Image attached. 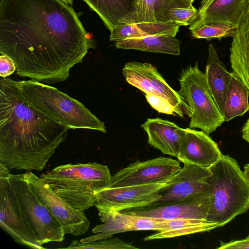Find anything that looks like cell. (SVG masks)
I'll return each mask as SVG.
<instances>
[{
	"label": "cell",
	"mask_w": 249,
	"mask_h": 249,
	"mask_svg": "<svg viewBox=\"0 0 249 249\" xmlns=\"http://www.w3.org/2000/svg\"><path fill=\"white\" fill-rule=\"evenodd\" d=\"M111 32L133 10V0H83Z\"/></svg>",
	"instance_id": "obj_24"
},
{
	"label": "cell",
	"mask_w": 249,
	"mask_h": 249,
	"mask_svg": "<svg viewBox=\"0 0 249 249\" xmlns=\"http://www.w3.org/2000/svg\"><path fill=\"white\" fill-rule=\"evenodd\" d=\"M145 98L150 106L160 113L183 117V111L174 106L167 99L152 94H146Z\"/></svg>",
	"instance_id": "obj_30"
},
{
	"label": "cell",
	"mask_w": 249,
	"mask_h": 249,
	"mask_svg": "<svg viewBox=\"0 0 249 249\" xmlns=\"http://www.w3.org/2000/svg\"><path fill=\"white\" fill-rule=\"evenodd\" d=\"M230 60L233 72L249 90V14H245L232 37Z\"/></svg>",
	"instance_id": "obj_20"
},
{
	"label": "cell",
	"mask_w": 249,
	"mask_h": 249,
	"mask_svg": "<svg viewBox=\"0 0 249 249\" xmlns=\"http://www.w3.org/2000/svg\"><path fill=\"white\" fill-rule=\"evenodd\" d=\"M209 208L210 197H208L195 201L148 205L120 212L156 219L196 218L206 220Z\"/></svg>",
	"instance_id": "obj_16"
},
{
	"label": "cell",
	"mask_w": 249,
	"mask_h": 249,
	"mask_svg": "<svg viewBox=\"0 0 249 249\" xmlns=\"http://www.w3.org/2000/svg\"><path fill=\"white\" fill-rule=\"evenodd\" d=\"M218 227L215 223L205 219L177 218L163 219L162 229L145 237L144 241L171 238L201 232L208 231Z\"/></svg>",
	"instance_id": "obj_23"
},
{
	"label": "cell",
	"mask_w": 249,
	"mask_h": 249,
	"mask_svg": "<svg viewBox=\"0 0 249 249\" xmlns=\"http://www.w3.org/2000/svg\"><path fill=\"white\" fill-rule=\"evenodd\" d=\"M237 27L227 24H203L190 31L191 36L194 38L210 40L213 38L232 37Z\"/></svg>",
	"instance_id": "obj_27"
},
{
	"label": "cell",
	"mask_w": 249,
	"mask_h": 249,
	"mask_svg": "<svg viewBox=\"0 0 249 249\" xmlns=\"http://www.w3.org/2000/svg\"><path fill=\"white\" fill-rule=\"evenodd\" d=\"M207 85L212 96L218 109L224 111L231 72L220 59L213 44L208 46V57L205 71Z\"/></svg>",
	"instance_id": "obj_19"
},
{
	"label": "cell",
	"mask_w": 249,
	"mask_h": 249,
	"mask_svg": "<svg viewBox=\"0 0 249 249\" xmlns=\"http://www.w3.org/2000/svg\"><path fill=\"white\" fill-rule=\"evenodd\" d=\"M209 170L210 208L206 220L222 227L249 209V182L237 161L222 154Z\"/></svg>",
	"instance_id": "obj_3"
},
{
	"label": "cell",
	"mask_w": 249,
	"mask_h": 249,
	"mask_svg": "<svg viewBox=\"0 0 249 249\" xmlns=\"http://www.w3.org/2000/svg\"><path fill=\"white\" fill-rule=\"evenodd\" d=\"M193 1H194V0H193Z\"/></svg>",
	"instance_id": "obj_41"
},
{
	"label": "cell",
	"mask_w": 249,
	"mask_h": 249,
	"mask_svg": "<svg viewBox=\"0 0 249 249\" xmlns=\"http://www.w3.org/2000/svg\"><path fill=\"white\" fill-rule=\"evenodd\" d=\"M180 143L177 159L184 164H195L209 168L222 153L217 144L203 131L180 128Z\"/></svg>",
	"instance_id": "obj_15"
},
{
	"label": "cell",
	"mask_w": 249,
	"mask_h": 249,
	"mask_svg": "<svg viewBox=\"0 0 249 249\" xmlns=\"http://www.w3.org/2000/svg\"><path fill=\"white\" fill-rule=\"evenodd\" d=\"M197 11L193 4L184 8H173L169 10L166 21H173L180 26L190 25L196 19Z\"/></svg>",
	"instance_id": "obj_29"
},
{
	"label": "cell",
	"mask_w": 249,
	"mask_h": 249,
	"mask_svg": "<svg viewBox=\"0 0 249 249\" xmlns=\"http://www.w3.org/2000/svg\"><path fill=\"white\" fill-rule=\"evenodd\" d=\"M17 70L16 64L9 56L1 54L0 56V76L3 78L11 75Z\"/></svg>",
	"instance_id": "obj_32"
},
{
	"label": "cell",
	"mask_w": 249,
	"mask_h": 249,
	"mask_svg": "<svg viewBox=\"0 0 249 249\" xmlns=\"http://www.w3.org/2000/svg\"><path fill=\"white\" fill-rule=\"evenodd\" d=\"M10 174L9 169L0 164V226L18 244L32 249H44L21 214L8 181Z\"/></svg>",
	"instance_id": "obj_10"
},
{
	"label": "cell",
	"mask_w": 249,
	"mask_h": 249,
	"mask_svg": "<svg viewBox=\"0 0 249 249\" xmlns=\"http://www.w3.org/2000/svg\"><path fill=\"white\" fill-rule=\"evenodd\" d=\"M180 42L170 35H156L118 41L117 49L136 50L144 52L178 55L180 53Z\"/></svg>",
	"instance_id": "obj_22"
},
{
	"label": "cell",
	"mask_w": 249,
	"mask_h": 249,
	"mask_svg": "<svg viewBox=\"0 0 249 249\" xmlns=\"http://www.w3.org/2000/svg\"><path fill=\"white\" fill-rule=\"evenodd\" d=\"M178 81V92L192 111L189 128H199L209 135L221 126L224 118L210 91L204 72L197 63L190 65L182 70Z\"/></svg>",
	"instance_id": "obj_6"
},
{
	"label": "cell",
	"mask_w": 249,
	"mask_h": 249,
	"mask_svg": "<svg viewBox=\"0 0 249 249\" xmlns=\"http://www.w3.org/2000/svg\"><path fill=\"white\" fill-rule=\"evenodd\" d=\"M79 17L63 0H1L0 53L21 77L47 84L66 81L93 48Z\"/></svg>",
	"instance_id": "obj_1"
},
{
	"label": "cell",
	"mask_w": 249,
	"mask_h": 249,
	"mask_svg": "<svg viewBox=\"0 0 249 249\" xmlns=\"http://www.w3.org/2000/svg\"><path fill=\"white\" fill-rule=\"evenodd\" d=\"M249 96L248 89L232 71L223 112L224 122H228L236 117L243 116L249 110Z\"/></svg>",
	"instance_id": "obj_25"
},
{
	"label": "cell",
	"mask_w": 249,
	"mask_h": 249,
	"mask_svg": "<svg viewBox=\"0 0 249 249\" xmlns=\"http://www.w3.org/2000/svg\"><path fill=\"white\" fill-rule=\"evenodd\" d=\"M210 174L208 168L184 164L159 192L160 197L149 205L195 201L209 197L208 178Z\"/></svg>",
	"instance_id": "obj_9"
},
{
	"label": "cell",
	"mask_w": 249,
	"mask_h": 249,
	"mask_svg": "<svg viewBox=\"0 0 249 249\" xmlns=\"http://www.w3.org/2000/svg\"><path fill=\"white\" fill-rule=\"evenodd\" d=\"M171 178L157 183L107 187L96 194L95 206L98 211L121 212L150 205L160 197L159 192L169 183Z\"/></svg>",
	"instance_id": "obj_11"
},
{
	"label": "cell",
	"mask_w": 249,
	"mask_h": 249,
	"mask_svg": "<svg viewBox=\"0 0 249 249\" xmlns=\"http://www.w3.org/2000/svg\"><path fill=\"white\" fill-rule=\"evenodd\" d=\"M148 136V143L163 154L178 158L180 128L174 122L160 118H148L141 125Z\"/></svg>",
	"instance_id": "obj_18"
},
{
	"label": "cell",
	"mask_w": 249,
	"mask_h": 249,
	"mask_svg": "<svg viewBox=\"0 0 249 249\" xmlns=\"http://www.w3.org/2000/svg\"><path fill=\"white\" fill-rule=\"evenodd\" d=\"M186 0L188 1L189 2L191 3L192 4H193V2H194L193 0Z\"/></svg>",
	"instance_id": "obj_39"
},
{
	"label": "cell",
	"mask_w": 249,
	"mask_h": 249,
	"mask_svg": "<svg viewBox=\"0 0 249 249\" xmlns=\"http://www.w3.org/2000/svg\"><path fill=\"white\" fill-rule=\"evenodd\" d=\"M68 128L27 102L10 78L0 80V164L9 169L40 171Z\"/></svg>",
	"instance_id": "obj_2"
},
{
	"label": "cell",
	"mask_w": 249,
	"mask_h": 249,
	"mask_svg": "<svg viewBox=\"0 0 249 249\" xmlns=\"http://www.w3.org/2000/svg\"><path fill=\"white\" fill-rule=\"evenodd\" d=\"M134 1H135V0H133V5L134 4Z\"/></svg>",
	"instance_id": "obj_40"
},
{
	"label": "cell",
	"mask_w": 249,
	"mask_h": 249,
	"mask_svg": "<svg viewBox=\"0 0 249 249\" xmlns=\"http://www.w3.org/2000/svg\"><path fill=\"white\" fill-rule=\"evenodd\" d=\"M248 0H208L200 6L189 30L203 24H227L238 25L246 14Z\"/></svg>",
	"instance_id": "obj_17"
},
{
	"label": "cell",
	"mask_w": 249,
	"mask_h": 249,
	"mask_svg": "<svg viewBox=\"0 0 249 249\" xmlns=\"http://www.w3.org/2000/svg\"><path fill=\"white\" fill-rule=\"evenodd\" d=\"M111 176L107 165L93 162L61 165L40 177L71 206L84 211L95 206L96 194L108 186Z\"/></svg>",
	"instance_id": "obj_5"
},
{
	"label": "cell",
	"mask_w": 249,
	"mask_h": 249,
	"mask_svg": "<svg viewBox=\"0 0 249 249\" xmlns=\"http://www.w3.org/2000/svg\"><path fill=\"white\" fill-rule=\"evenodd\" d=\"M219 249H249V236L245 239L231 241L228 243L220 242V245L217 248Z\"/></svg>",
	"instance_id": "obj_33"
},
{
	"label": "cell",
	"mask_w": 249,
	"mask_h": 249,
	"mask_svg": "<svg viewBox=\"0 0 249 249\" xmlns=\"http://www.w3.org/2000/svg\"><path fill=\"white\" fill-rule=\"evenodd\" d=\"M155 21L157 20L155 0H135L132 12L124 18L121 24H133Z\"/></svg>",
	"instance_id": "obj_26"
},
{
	"label": "cell",
	"mask_w": 249,
	"mask_h": 249,
	"mask_svg": "<svg viewBox=\"0 0 249 249\" xmlns=\"http://www.w3.org/2000/svg\"><path fill=\"white\" fill-rule=\"evenodd\" d=\"M64 1H65L66 2L70 4H72V3H73V1L74 0H63Z\"/></svg>",
	"instance_id": "obj_38"
},
{
	"label": "cell",
	"mask_w": 249,
	"mask_h": 249,
	"mask_svg": "<svg viewBox=\"0 0 249 249\" xmlns=\"http://www.w3.org/2000/svg\"><path fill=\"white\" fill-rule=\"evenodd\" d=\"M23 175L38 199L61 223L65 234L78 236L87 232L90 222L84 211L71 206L53 190L45 179L32 171Z\"/></svg>",
	"instance_id": "obj_8"
},
{
	"label": "cell",
	"mask_w": 249,
	"mask_h": 249,
	"mask_svg": "<svg viewBox=\"0 0 249 249\" xmlns=\"http://www.w3.org/2000/svg\"><path fill=\"white\" fill-rule=\"evenodd\" d=\"M244 172L249 182V163L246 164L244 166Z\"/></svg>",
	"instance_id": "obj_35"
},
{
	"label": "cell",
	"mask_w": 249,
	"mask_h": 249,
	"mask_svg": "<svg viewBox=\"0 0 249 249\" xmlns=\"http://www.w3.org/2000/svg\"><path fill=\"white\" fill-rule=\"evenodd\" d=\"M102 223L92 230L94 234L81 239L82 243L111 237L114 234L129 231H156L162 229V219L152 218L118 211H98Z\"/></svg>",
	"instance_id": "obj_14"
},
{
	"label": "cell",
	"mask_w": 249,
	"mask_h": 249,
	"mask_svg": "<svg viewBox=\"0 0 249 249\" xmlns=\"http://www.w3.org/2000/svg\"><path fill=\"white\" fill-rule=\"evenodd\" d=\"M122 73L126 81L145 94H152L167 99L190 117L192 111L178 92L172 89L150 63L132 61L125 64Z\"/></svg>",
	"instance_id": "obj_13"
},
{
	"label": "cell",
	"mask_w": 249,
	"mask_h": 249,
	"mask_svg": "<svg viewBox=\"0 0 249 249\" xmlns=\"http://www.w3.org/2000/svg\"><path fill=\"white\" fill-rule=\"evenodd\" d=\"M65 249H138L133 245L124 242L118 238H108L92 242L82 243L77 240L73 241Z\"/></svg>",
	"instance_id": "obj_28"
},
{
	"label": "cell",
	"mask_w": 249,
	"mask_h": 249,
	"mask_svg": "<svg viewBox=\"0 0 249 249\" xmlns=\"http://www.w3.org/2000/svg\"><path fill=\"white\" fill-rule=\"evenodd\" d=\"M242 137L249 144V118L245 123L242 129Z\"/></svg>",
	"instance_id": "obj_34"
},
{
	"label": "cell",
	"mask_w": 249,
	"mask_h": 249,
	"mask_svg": "<svg viewBox=\"0 0 249 249\" xmlns=\"http://www.w3.org/2000/svg\"><path fill=\"white\" fill-rule=\"evenodd\" d=\"M208 0H201L200 6H202L206 4Z\"/></svg>",
	"instance_id": "obj_37"
},
{
	"label": "cell",
	"mask_w": 249,
	"mask_h": 249,
	"mask_svg": "<svg viewBox=\"0 0 249 249\" xmlns=\"http://www.w3.org/2000/svg\"><path fill=\"white\" fill-rule=\"evenodd\" d=\"M8 181L21 214L38 243L42 246L51 242L63 241L65 234L62 225L38 199L23 174H10Z\"/></svg>",
	"instance_id": "obj_7"
},
{
	"label": "cell",
	"mask_w": 249,
	"mask_h": 249,
	"mask_svg": "<svg viewBox=\"0 0 249 249\" xmlns=\"http://www.w3.org/2000/svg\"><path fill=\"white\" fill-rule=\"evenodd\" d=\"M246 15L249 14V0H248L247 7L246 9Z\"/></svg>",
	"instance_id": "obj_36"
},
{
	"label": "cell",
	"mask_w": 249,
	"mask_h": 249,
	"mask_svg": "<svg viewBox=\"0 0 249 249\" xmlns=\"http://www.w3.org/2000/svg\"><path fill=\"white\" fill-rule=\"evenodd\" d=\"M180 25L171 21H155L133 24H122L111 32L110 40L118 41L124 39L156 35L176 36Z\"/></svg>",
	"instance_id": "obj_21"
},
{
	"label": "cell",
	"mask_w": 249,
	"mask_h": 249,
	"mask_svg": "<svg viewBox=\"0 0 249 249\" xmlns=\"http://www.w3.org/2000/svg\"><path fill=\"white\" fill-rule=\"evenodd\" d=\"M192 5L186 0H155L156 20L166 22L167 14L171 8L187 7Z\"/></svg>",
	"instance_id": "obj_31"
},
{
	"label": "cell",
	"mask_w": 249,
	"mask_h": 249,
	"mask_svg": "<svg viewBox=\"0 0 249 249\" xmlns=\"http://www.w3.org/2000/svg\"><path fill=\"white\" fill-rule=\"evenodd\" d=\"M16 84L27 102L68 129L106 132L104 122L82 103L57 89L32 79L16 81Z\"/></svg>",
	"instance_id": "obj_4"
},
{
	"label": "cell",
	"mask_w": 249,
	"mask_h": 249,
	"mask_svg": "<svg viewBox=\"0 0 249 249\" xmlns=\"http://www.w3.org/2000/svg\"><path fill=\"white\" fill-rule=\"evenodd\" d=\"M181 168L179 162L159 157L143 161L137 160L111 176L107 187L113 188L164 182Z\"/></svg>",
	"instance_id": "obj_12"
}]
</instances>
